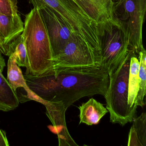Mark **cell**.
Listing matches in <instances>:
<instances>
[{
  "label": "cell",
  "instance_id": "cell-1",
  "mask_svg": "<svg viewBox=\"0 0 146 146\" xmlns=\"http://www.w3.org/2000/svg\"><path fill=\"white\" fill-rule=\"evenodd\" d=\"M31 91L43 100L62 102L66 108L86 96H105L109 75L100 67L78 66L57 70L40 76L24 75Z\"/></svg>",
  "mask_w": 146,
  "mask_h": 146
},
{
  "label": "cell",
  "instance_id": "cell-2",
  "mask_svg": "<svg viewBox=\"0 0 146 146\" xmlns=\"http://www.w3.org/2000/svg\"><path fill=\"white\" fill-rule=\"evenodd\" d=\"M21 35L28 57L25 74L40 76L53 72L51 43L38 8L34 7L25 16Z\"/></svg>",
  "mask_w": 146,
  "mask_h": 146
},
{
  "label": "cell",
  "instance_id": "cell-3",
  "mask_svg": "<svg viewBox=\"0 0 146 146\" xmlns=\"http://www.w3.org/2000/svg\"><path fill=\"white\" fill-rule=\"evenodd\" d=\"M30 2L34 7L46 5L52 9L101 59L98 23L73 0H30Z\"/></svg>",
  "mask_w": 146,
  "mask_h": 146
},
{
  "label": "cell",
  "instance_id": "cell-4",
  "mask_svg": "<svg viewBox=\"0 0 146 146\" xmlns=\"http://www.w3.org/2000/svg\"><path fill=\"white\" fill-rule=\"evenodd\" d=\"M98 26L101 68L109 74L114 71L133 50L128 34L113 16L98 23Z\"/></svg>",
  "mask_w": 146,
  "mask_h": 146
},
{
  "label": "cell",
  "instance_id": "cell-5",
  "mask_svg": "<svg viewBox=\"0 0 146 146\" xmlns=\"http://www.w3.org/2000/svg\"><path fill=\"white\" fill-rule=\"evenodd\" d=\"M132 52L114 71L108 74L109 86L104 96L110 121L122 126L132 122L137 112L130 108L128 103L130 58Z\"/></svg>",
  "mask_w": 146,
  "mask_h": 146
},
{
  "label": "cell",
  "instance_id": "cell-6",
  "mask_svg": "<svg viewBox=\"0 0 146 146\" xmlns=\"http://www.w3.org/2000/svg\"><path fill=\"white\" fill-rule=\"evenodd\" d=\"M146 11V0H117L113 2V17L129 36L132 50L138 54L145 49L142 29Z\"/></svg>",
  "mask_w": 146,
  "mask_h": 146
},
{
  "label": "cell",
  "instance_id": "cell-7",
  "mask_svg": "<svg viewBox=\"0 0 146 146\" xmlns=\"http://www.w3.org/2000/svg\"><path fill=\"white\" fill-rule=\"evenodd\" d=\"M53 72L63 68L78 66L101 67V59L79 37L69 41L52 58Z\"/></svg>",
  "mask_w": 146,
  "mask_h": 146
},
{
  "label": "cell",
  "instance_id": "cell-8",
  "mask_svg": "<svg viewBox=\"0 0 146 146\" xmlns=\"http://www.w3.org/2000/svg\"><path fill=\"white\" fill-rule=\"evenodd\" d=\"M36 8L39 10L49 37L52 58L69 41L79 37L52 9L46 5L39 6Z\"/></svg>",
  "mask_w": 146,
  "mask_h": 146
},
{
  "label": "cell",
  "instance_id": "cell-9",
  "mask_svg": "<svg viewBox=\"0 0 146 146\" xmlns=\"http://www.w3.org/2000/svg\"><path fill=\"white\" fill-rule=\"evenodd\" d=\"M43 106L46 108V114L53 125L54 132L58 136L59 146H77L71 136L66 123V109L62 102L45 101Z\"/></svg>",
  "mask_w": 146,
  "mask_h": 146
},
{
  "label": "cell",
  "instance_id": "cell-10",
  "mask_svg": "<svg viewBox=\"0 0 146 146\" xmlns=\"http://www.w3.org/2000/svg\"><path fill=\"white\" fill-rule=\"evenodd\" d=\"M7 80L11 87L15 92L19 89H23L25 92L23 102L34 100L43 104L44 100L37 96L31 90L26 83L22 70L16 62V57L14 53L9 56L7 64Z\"/></svg>",
  "mask_w": 146,
  "mask_h": 146
},
{
  "label": "cell",
  "instance_id": "cell-11",
  "mask_svg": "<svg viewBox=\"0 0 146 146\" xmlns=\"http://www.w3.org/2000/svg\"><path fill=\"white\" fill-rule=\"evenodd\" d=\"M24 26L19 14L12 16L0 13V38L8 48L9 44L22 34Z\"/></svg>",
  "mask_w": 146,
  "mask_h": 146
},
{
  "label": "cell",
  "instance_id": "cell-12",
  "mask_svg": "<svg viewBox=\"0 0 146 146\" xmlns=\"http://www.w3.org/2000/svg\"><path fill=\"white\" fill-rule=\"evenodd\" d=\"M78 109L80 111L79 124L83 123L88 125L99 123L101 119L108 112L103 104L94 98L82 104Z\"/></svg>",
  "mask_w": 146,
  "mask_h": 146
},
{
  "label": "cell",
  "instance_id": "cell-13",
  "mask_svg": "<svg viewBox=\"0 0 146 146\" xmlns=\"http://www.w3.org/2000/svg\"><path fill=\"white\" fill-rule=\"evenodd\" d=\"M133 51L130 58L129 71L128 81V103L130 108L137 111L136 99L139 84V60Z\"/></svg>",
  "mask_w": 146,
  "mask_h": 146
},
{
  "label": "cell",
  "instance_id": "cell-14",
  "mask_svg": "<svg viewBox=\"0 0 146 146\" xmlns=\"http://www.w3.org/2000/svg\"><path fill=\"white\" fill-rule=\"evenodd\" d=\"M19 103L16 92L11 87L2 72H0V111H12L18 107Z\"/></svg>",
  "mask_w": 146,
  "mask_h": 146
},
{
  "label": "cell",
  "instance_id": "cell-15",
  "mask_svg": "<svg viewBox=\"0 0 146 146\" xmlns=\"http://www.w3.org/2000/svg\"><path fill=\"white\" fill-rule=\"evenodd\" d=\"M130 129L128 146H146V113L143 112L132 121Z\"/></svg>",
  "mask_w": 146,
  "mask_h": 146
},
{
  "label": "cell",
  "instance_id": "cell-16",
  "mask_svg": "<svg viewBox=\"0 0 146 146\" xmlns=\"http://www.w3.org/2000/svg\"><path fill=\"white\" fill-rule=\"evenodd\" d=\"M139 84L136 99V106L143 108L145 106L146 94V51L145 49L139 52Z\"/></svg>",
  "mask_w": 146,
  "mask_h": 146
},
{
  "label": "cell",
  "instance_id": "cell-17",
  "mask_svg": "<svg viewBox=\"0 0 146 146\" xmlns=\"http://www.w3.org/2000/svg\"><path fill=\"white\" fill-rule=\"evenodd\" d=\"M13 53L15 54L18 66L26 67L28 62L27 51L21 34L9 44L7 56L9 57Z\"/></svg>",
  "mask_w": 146,
  "mask_h": 146
},
{
  "label": "cell",
  "instance_id": "cell-18",
  "mask_svg": "<svg viewBox=\"0 0 146 146\" xmlns=\"http://www.w3.org/2000/svg\"><path fill=\"white\" fill-rule=\"evenodd\" d=\"M17 0H0V13L9 16L19 14Z\"/></svg>",
  "mask_w": 146,
  "mask_h": 146
},
{
  "label": "cell",
  "instance_id": "cell-19",
  "mask_svg": "<svg viewBox=\"0 0 146 146\" xmlns=\"http://www.w3.org/2000/svg\"><path fill=\"white\" fill-rule=\"evenodd\" d=\"M99 7L110 17L113 16V0H90Z\"/></svg>",
  "mask_w": 146,
  "mask_h": 146
},
{
  "label": "cell",
  "instance_id": "cell-20",
  "mask_svg": "<svg viewBox=\"0 0 146 146\" xmlns=\"http://www.w3.org/2000/svg\"><path fill=\"white\" fill-rule=\"evenodd\" d=\"M9 145L10 144L6 131L0 129V146H9Z\"/></svg>",
  "mask_w": 146,
  "mask_h": 146
},
{
  "label": "cell",
  "instance_id": "cell-21",
  "mask_svg": "<svg viewBox=\"0 0 146 146\" xmlns=\"http://www.w3.org/2000/svg\"><path fill=\"white\" fill-rule=\"evenodd\" d=\"M8 47L3 43L1 39L0 38V51L6 56H7Z\"/></svg>",
  "mask_w": 146,
  "mask_h": 146
},
{
  "label": "cell",
  "instance_id": "cell-22",
  "mask_svg": "<svg viewBox=\"0 0 146 146\" xmlns=\"http://www.w3.org/2000/svg\"><path fill=\"white\" fill-rule=\"evenodd\" d=\"M2 53L0 51V72H2L5 67L6 64L5 59L2 55Z\"/></svg>",
  "mask_w": 146,
  "mask_h": 146
}]
</instances>
